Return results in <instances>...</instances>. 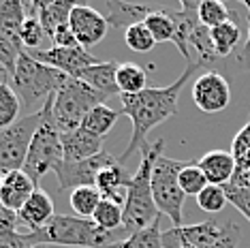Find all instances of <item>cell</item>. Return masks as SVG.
Listing matches in <instances>:
<instances>
[{"label":"cell","instance_id":"7c38bea8","mask_svg":"<svg viewBox=\"0 0 250 248\" xmlns=\"http://www.w3.org/2000/svg\"><path fill=\"white\" fill-rule=\"evenodd\" d=\"M41 64H47L52 69L64 73L69 77H77L79 71L88 69V66L96 64V60L86 47H49V49H35V52H28Z\"/></svg>","mask_w":250,"mask_h":248},{"label":"cell","instance_id":"3957f363","mask_svg":"<svg viewBox=\"0 0 250 248\" xmlns=\"http://www.w3.org/2000/svg\"><path fill=\"white\" fill-rule=\"evenodd\" d=\"M124 231H105L96 225L92 218L56 216L45 225L43 229L32 231L28 235V242L32 246L41 244H56V246H75V248H113L118 242H122Z\"/></svg>","mask_w":250,"mask_h":248},{"label":"cell","instance_id":"e575fe53","mask_svg":"<svg viewBox=\"0 0 250 248\" xmlns=\"http://www.w3.org/2000/svg\"><path fill=\"white\" fill-rule=\"evenodd\" d=\"M178 182H180V188L184 190V195L186 197H199L203 193V188L209 184L208 182V178L203 176V171H201V167L197 165V163H186L184 169L180 171V176H178Z\"/></svg>","mask_w":250,"mask_h":248},{"label":"cell","instance_id":"f35d334b","mask_svg":"<svg viewBox=\"0 0 250 248\" xmlns=\"http://www.w3.org/2000/svg\"><path fill=\"white\" fill-rule=\"evenodd\" d=\"M124 41L133 52H139V54H147L152 52V47L156 45L152 32L147 30L146 24H137V26H130L126 32H124Z\"/></svg>","mask_w":250,"mask_h":248},{"label":"cell","instance_id":"ab89813d","mask_svg":"<svg viewBox=\"0 0 250 248\" xmlns=\"http://www.w3.org/2000/svg\"><path fill=\"white\" fill-rule=\"evenodd\" d=\"M225 193H227L229 204L235 207L237 212H242L244 216L248 218V223H250V188H240V186L227 184L225 186Z\"/></svg>","mask_w":250,"mask_h":248},{"label":"cell","instance_id":"5b68a950","mask_svg":"<svg viewBox=\"0 0 250 248\" xmlns=\"http://www.w3.org/2000/svg\"><path fill=\"white\" fill-rule=\"evenodd\" d=\"M66 80L69 75L37 62L28 52H21L11 83H13V90L18 92L21 103L26 107H32L56 94L66 83Z\"/></svg>","mask_w":250,"mask_h":248},{"label":"cell","instance_id":"7402d4cb","mask_svg":"<svg viewBox=\"0 0 250 248\" xmlns=\"http://www.w3.org/2000/svg\"><path fill=\"white\" fill-rule=\"evenodd\" d=\"M116 73H118V62H96V64L88 66V69L79 71L75 80H82L83 83H88L90 88H94L96 92L105 94L107 99L116 97L120 90H118L116 82Z\"/></svg>","mask_w":250,"mask_h":248},{"label":"cell","instance_id":"ffe728a7","mask_svg":"<svg viewBox=\"0 0 250 248\" xmlns=\"http://www.w3.org/2000/svg\"><path fill=\"white\" fill-rule=\"evenodd\" d=\"M197 165L201 167L203 176L208 178L209 184L214 186H227L235 176V159H233L231 152L225 150H212L208 154H203L201 159L197 161Z\"/></svg>","mask_w":250,"mask_h":248},{"label":"cell","instance_id":"d590c367","mask_svg":"<svg viewBox=\"0 0 250 248\" xmlns=\"http://www.w3.org/2000/svg\"><path fill=\"white\" fill-rule=\"evenodd\" d=\"M199 21L208 28L223 26L227 21H231V11L225 2H220V0H201V7H199Z\"/></svg>","mask_w":250,"mask_h":248},{"label":"cell","instance_id":"e0dca14e","mask_svg":"<svg viewBox=\"0 0 250 248\" xmlns=\"http://www.w3.org/2000/svg\"><path fill=\"white\" fill-rule=\"evenodd\" d=\"M62 152H64V161L71 163L92 159L103 152V139L79 126L71 133H62Z\"/></svg>","mask_w":250,"mask_h":248},{"label":"cell","instance_id":"4dcf8cb0","mask_svg":"<svg viewBox=\"0 0 250 248\" xmlns=\"http://www.w3.org/2000/svg\"><path fill=\"white\" fill-rule=\"evenodd\" d=\"M188 45H190V52L197 54L195 62H199V64H208V62L218 58V56H216V49H214V43H212V32H209V28L203 26V24H199L195 30H192Z\"/></svg>","mask_w":250,"mask_h":248},{"label":"cell","instance_id":"8fae6325","mask_svg":"<svg viewBox=\"0 0 250 248\" xmlns=\"http://www.w3.org/2000/svg\"><path fill=\"white\" fill-rule=\"evenodd\" d=\"M192 101L203 114H218L231 103V86L220 73L208 71L192 83Z\"/></svg>","mask_w":250,"mask_h":248},{"label":"cell","instance_id":"ba28073f","mask_svg":"<svg viewBox=\"0 0 250 248\" xmlns=\"http://www.w3.org/2000/svg\"><path fill=\"white\" fill-rule=\"evenodd\" d=\"M184 161H175L169 156L161 154L154 163V173H152V197L154 204L161 212V216H169V221L173 223V227H182L184 225V190L180 188L178 176L184 169Z\"/></svg>","mask_w":250,"mask_h":248},{"label":"cell","instance_id":"ac0fdd59","mask_svg":"<svg viewBox=\"0 0 250 248\" xmlns=\"http://www.w3.org/2000/svg\"><path fill=\"white\" fill-rule=\"evenodd\" d=\"M37 188L39 186L24 171H11L0 178V201L11 210L20 212Z\"/></svg>","mask_w":250,"mask_h":248},{"label":"cell","instance_id":"d4e9b609","mask_svg":"<svg viewBox=\"0 0 250 248\" xmlns=\"http://www.w3.org/2000/svg\"><path fill=\"white\" fill-rule=\"evenodd\" d=\"M20 109H21V101L18 92L13 90V86L7 80L0 82V131L13 126L20 120Z\"/></svg>","mask_w":250,"mask_h":248},{"label":"cell","instance_id":"603a6c76","mask_svg":"<svg viewBox=\"0 0 250 248\" xmlns=\"http://www.w3.org/2000/svg\"><path fill=\"white\" fill-rule=\"evenodd\" d=\"M116 82L120 94H139L147 88V71L137 62H120Z\"/></svg>","mask_w":250,"mask_h":248},{"label":"cell","instance_id":"4316f807","mask_svg":"<svg viewBox=\"0 0 250 248\" xmlns=\"http://www.w3.org/2000/svg\"><path fill=\"white\" fill-rule=\"evenodd\" d=\"M113 248H165L163 246V231H161V216H158L150 227L124 238Z\"/></svg>","mask_w":250,"mask_h":248},{"label":"cell","instance_id":"2e32d148","mask_svg":"<svg viewBox=\"0 0 250 248\" xmlns=\"http://www.w3.org/2000/svg\"><path fill=\"white\" fill-rule=\"evenodd\" d=\"M54 216H56V212H54L52 197L41 188H37L30 199L24 204V207L18 212V221H20L21 227L28 229V233L43 229Z\"/></svg>","mask_w":250,"mask_h":248},{"label":"cell","instance_id":"83f0119b","mask_svg":"<svg viewBox=\"0 0 250 248\" xmlns=\"http://www.w3.org/2000/svg\"><path fill=\"white\" fill-rule=\"evenodd\" d=\"M26 20V2L21 0H0V28L9 35L20 37L21 24Z\"/></svg>","mask_w":250,"mask_h":248},{"label":"cell","instance_id":"d6a6232c","mask_svg":"<svg viewBox=\"0 0 250 248\" xmlns=\"http://www.w3.org/2000/svg\"><path fill=\"white\" fill-rule=\"evenodd\" d=\"M147 26V30L152 32V37H154L156 43H173V37H175V24L171 20V15H169L167 9L163 11H154V13L147 15V20L144 21Z\"/></svg>","mask_w":250,"mask_h":248},{"label":"cell","instance_id":"7a4b0ae2","mask_svg":"<svg viewBox=\"0 0 250 248\" xmlns=\"http://www.w3.org/2000/svg\"><path fill=\"white\" fill-rule=\"evenodd\" d=\"M165 150V139H156L154 144L141 145V161L135 169L130 186L126 190V201H124V233L133 235L137 231L150 227L152 223L161 216L158 207L152 197V173H154V163Z\"/></svg>","mask_w":250,"mask_h":248},{"label":"cell","instance_id":"836d02e7","mask_svg":"<svg viewBox=\"0 0 250 248\" xmlns=\"http://www.w3.org/2000/svg\"><path fill=\"white\" fill-rule=\"evenodd\" d=\"M43 37H45V30H43L41 21H39L35 11L30 9V4L26 2V20H24L21 30H20L21 45H24L26 49H30V52H35V49H39V45H41Z\"/></svg>","mask_w":250,"mask_h":248},{"label":"cell","instance_id":"4fadbf2b","mask_svg":"<svg viewBox=\"0 0 250 248\" xmlns=\"http://www.w3.org/2000/svg\"><path fill=\"white\" fill-rule=\"evenodd\" d=\"M69 28L77 37L79 45L90 49L92 45L101 43L105 39L109 24H107L105 15H101L96 9L88 7V4H75V9L71 11Z\"/></svg>","mask_w":250,"mask_h":248},{"label":"cell","instance_id":"f6af8a7d","mask_svg":"<svg viewBox=\"0 0 250 248\" xmlns=\"http://www.w3.org/2000/svg\"><path fill=\"white\" fill-rule=\"evenodd\" d=\"M244 7L248 9V13H250V0H244Z\"/></svg>","mask_w":250,"mask_h":248},{"label":"cell","instance_id":"8992f818","mask_svg":"<svg viewBox=\"0 0 250 248\" xmlns=\"http://www.w3.org/2000/svg\"><path fill=\"white\" fill-rule=\"evenodd\" d=\"M240 244V225L233 218L227 221H203L197 225H182L163 233V246L167 248H237Z\"/></svg>","mask_w":250,"mask_h":248},{"label":"cell","instance_id":"1f68e13d","mask_svg":"<svg viewBox=\"0 0 250 248\" xmlns=\"http://www.w3.org/2000/svg\"><path fill=\"white\" fill-rule=\"evenodd\" d=\"M212 32V43L216 49V56H229L233 49H235L237 41H240V26L235 21H227L223 26L209 28Z\"/></svg>","mask_w":250,"mask_h":248},{"label":"cell","instance_id":"52a82bcc","mask_svg":"<svg viewBox=\"0 0 250 248\" xmlns=\"http://www.w3.org/2000/svg\"><path fill=\"white\" fill-rule=\"evenodd\" d=\"M52 97L43 103L45 109H47V114H45V120L41 124V128L37 131L35 139H32L30 150H28L26 165H24V169H21V171H24L37 186L49 171H56L60 163L64 161V152H62V135L52 122Z\"/></svg>","mask_w":250,"mask_h":248},{"label":"cell","instance_id":"30bf717a","mask_svg":"<svg viewBox=\"0 0 250 248\" xmlns=\"http://www.w3.org/2000/svg\"><path fill=\"white\" fill-rule=\"evenodd\" d=\"M113 163H118V159L107 150L86 161H75V163L62 161L58 169L54 171L56 178H58L60 193H66V190L73 193L75 188H82V186H96L99 173L109 165H113Z\"/></svg>","mask_w":250,"mask_h":248},{"label":"cell","instance_id":"ee69618b","mask_svg":"<svg viewBox=\"0 0 250 248\" xmlns=\"http://www.w3.org/2000/svg\"><path fill=\"white\" fill-rule=\"evenodd\" d=\"M237 62H240L244 69H250V18H248V39L244 43L242 52L237 54Z\"/></svg>","mask_w":250,"mask_h":248},{"label":"cell","instance_id":"bcb514c9","mask_svg":"<svg viewBox=\"0 0 250 248\" xmlns=\"http://www.w3.org/2000/svg\"><path fill=\"white\" fill-rule=\"evenodd\" d=\"M0 75H7V71H4L2 66H0ZM7 77H9V75H7Z\"/></svg>","mask_w":250,"mask_h":248},{"label":"cell","instance_id":"6da1fadb","mask_svg":"<svg viewBox=\"0 0 250 248\" xmlns=\"http://www.w3.org/2000/svg\"><path fill=\"white\" fill-rule=\"evenodd\" d=\"M199 66L201 64L186 66V71L182 73L178 80L165 88L147 86L139 94H120V103H122L120 111L124 116H128L130 124H133V135H130L128 145L122 152L120 163L126 161L130 154H135V150H141V145L146 144V137L152 128L178 114L180 92Z\"/></svg>","mask_w":250,"mask_h":248},{"label":"cell","instance_id":"9a60e30c","mask_svg":"<svg viewBox=\"0 0 250 248\" xmlns=\"http://www.w3.org/2000/svg\"><path fill=\"white\" fill-rule=\"evenodd\" d=\"M28 4L37 13L45 35L52 39L60 28L69 26L71 11L75 9L77 2H69V0H35V2H28Z\"/></svg>","mask_w":250,"mask_h":248},{"label":"cell","instance_id":"74e56055","mask_svg":"<svg viewBox=\"0 0 250 248\" xmlns=\"http://www.w3.org/2000/svg\"><path fill=\"white\" fill-rule=\"evenodd\" d=\"M227 204H229V199H227L225 186L208 184L206 188H203V193L197 197V206L201 207L203 212H209V214L223 212V207H225Z\"/></svg>","mask_w":250,"mask_h":248},{"label":"cell","instance_id":"44dd1931","mask_svg":"<svg viewBox=\"0 0 250 248\" xmlns=\"http://www.w3.org/2000/svg\"><path fill=\"white\" fill-rule=\"evenodd\" d=\"M130 180H133V176H130L126 169H124L122 163L118 161L99 173V178H96V188L101 190L103 199H109V201H116V204L124 206L126 195H124L122 190L124 188L128 190Z\"/></svg>","mask_w":250,"mask_h":248},{"label":"cell","instance_id":"60d3db41","mask_svg":"<svg viewBox=\"0 0 250 248\" xmlns=\"http://www.w3.org/2000/svg\"><path fill=\"white\" fill-rule=\"evenodd\" d=\"M0 248H37L28 242V235L21 231H2L0 229Z\"/></svg>","mask_w":250,"mask_h":248},{"label":"cell","instance_id":"7bdbcfd3","mask_svg":"<svg viewBox=\"0 0 250 248\" xmlns=\"http://www.w3.org/2000/svg\"><path fill=\"white\" fill-rule=\"evenodd\" d=\"M52 41H54V47H79L77 37L73 35V30L69 26L60 28V30L52 37Z\"/></svg>","mask_w":250,"mask_h":248},{"label":"cell","instance_id":"f1b7e54d","mask_svg":"<svg viewBox=\"0 0 250 248\" xmlns=\"http://www.w3.org/2000/svg\"><path fill=\"white\" fill-rule=\"evenodd\" d=\"M92 221L105 231H124V206L103 199L96 207V212L92 214Z\"/></svg>","mask_w":250,"mask_h":248},{"label":"cell","instance_id":"484cf974","mask_svg":"<svg viewBox=\"0 0 250 248\" xmlns=\"http://www.w3.org/2000/svg\"><path fill=\"white\" fill-rule=\"evenodd\" d=\"M69 201L79 218H92L99 204L103 201V195L96 186H82V188H75L69 195Z\"/></svg>","mask_w":250,"mask_h":248},{"label":"cell","instance_id":"9c48e42d","mask_svg":"<svg viewBox=\"0 0 250 248\" xmlns=\"http://www.w3.org/2000/svg\"><path fill=\"white\" fill-rule=\"evenodd\" d=\"M45 114H47V109H45V105H41V109L20 118L13 126L0 131V178L11 171L24 169L28 150H30L37 131L41 128Z\"/></svg>","mask_w":250,"mask_h":248},{"label":"cell","instance_id":"277c9868","mask_svg":"<svg viewBox=\"0 0 250 248\" xmlns=\"http://www.w3.org/2000/svg\"><path fill=\"white\" fill-rule=\"evenodd\" d=\"M107 97L90 88L82 80L69 77L66 83L52 97V122L62 133H71L79 128L86 116L94 107L105 105Z\"/></svg>","mask_w":250,"mask_h":248},{"label":"cell","instance_id":"cb8c5ba5","mask_svg":"<svg viewBox=\"0 0 250 248\" xmlns=\"http://www.w3.org/2000/svg\"><path fill=\"white\" fill-rule=\"evenodd\" d=\"M120 116H122V111L111 109V107H107V105H99L86 116V120H83L82 126L86 128V131H90L92 135H96V137L103 139L105 135L116 126V122H118Z\"/></svg>","mask_w":250,"mask_h":248},{"label":"cell","instance_id":"f546056e","mask_svg":"<svg viewBox=\"0 0 250 248\" xmlns=\"http://www.w3.org/2000/svg\"><path fill=\"white\" fill-rule=\"evenodd\" d=\"M21 52H24V45H21L20 37L9 35L7 30L0 28V66L7 71L9 77H13Z\"/></svg>","mask_w":250,"mask_h":248},{"label":"cell","instance_id":"8d00e7d4","mask_svg":"<svg viewBox=\"0 0 250 248\" xmlns=\"http://www.w3.org/2000/svg\"><path fill=\"white\" fill-rule=\"evenodd\" d=\"M231 154L237 165L235 171H246V169H250V116H248V122L244 124V128L233 137Z\"/></svg>","mask_w":250,"mask_h":248},{"label":"cell","instance_id":"7dc6e473","mask_svg":"<svg viewBox=\"0 0 250 248\" xmlns=\"http://www.w3.org/2000/svg\"><path fill=\"white\" fill-rule=\"evenodd\" d=\"M182 248H192V246H182Z\"/></svg>","mask_w":250,"mask_h":248},{"label":"cell","instance_id":"5bb4252c","mask_svg":"<svg viewBox=\"0 0 250 248\" xmlns=\"http://www.w3.org/2000/svg\"><path fill=\"white\" fill-rule=\"evenodd\" d=\"M199 7H201V0H182V9L178 11H169V15H171L173 24H175V37H173V45L178 47V52L184 56L186 64H199L195 62V56L190 52V35L192 30L201 24L199 21Z\"/></svg>","mask_w":250,"mask_h":248},{"label":"cell","instance_id":"d6986e66","mask_svg":"<svg viewBox=\"0 0 250 248\" xmlns=\"http://www.w3.org/2000/svg\"><path fill=\"white\" fill-rule=\"evenodd\" d=\"M150 13H154V9L150 4L124 2V0H107L105 2V20L113 28L128 30L130 26L144 24Z\"/></svg>","mask_w":250,"mask_h":248},{"label":"cell","instance_id":"b9f144b4","mask_svg":"<svg viewBox=\"0 0 250 248\" xmlns=\"http://www.w3.org/2000/svg\"><path fill=\"white\" fill-rule=\"evenodd\" d=\"M20 221H18V212L11 210L0 201V229L2 231H18Z\"/></svg>","mask_w":250,"mask_h":248}]
</instances>
